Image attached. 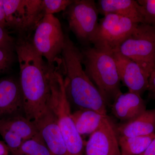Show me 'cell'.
I'll return each mask as SVG.
<instances>
[{
    "label": "cell",
    "mask_w": 155,
    "mask_h": 155,
    "mask_svg": "<svg viewBox=\"0 0 155 155\" xmlns=\"http://www.w3.org/2000/svg\"><path fill=\"white\" fill-rule=\"evenodd\" d=\"M139 24L130 17L114 14L105 15L98 22L91 44L99 49L114 52Z\"/></svg>",
    "instance_id": "8992f818"
},
{
    "label": "cell",
    "mask_w": 155,
    "mask_h": 155,
    "mask_svg": "<svg viewBox=\"0 0 155 155\" xmlns=\"http://www.w3.org/2000/svg\"><path fill=\"white\" fill-rule=\"evenodd\" d=\"M33 121L52 155H68L57 118L48 105Z\"/></svg>",
    "instance_id": "7c38bea8"
},
{
    "label": "cell",
    "mask_w": 155,
    "mask_h": 155,
    "mask_svg": "<svg viewBox=\"0 0 155 155\" xmlns=\"http://www.w3.org/2000/svg\"><path fill=\"white\" fill-rule=\"evenodd\" d=\"M15 51L20 69L19 81L24 115L33 121L47 105L50 94V72L52 67L44 61L27 37H19L16 41Z\"/></svg>",
    "instance_id": "6da1fadb"
},
{
    "label": "cell",
    "mask_w": 155,
    "mask_h": 155,
    "mask_svg": "<svg viewBox=\"0 0 155 155\" xmlns=\"http://www.w3.org/2000/svg\"><path fill=\"white\" fill-rule=\"evenodd\" d=\"M118 137L121 155H139L149 146L155 138V134L134 137Z\"/></svg>",
    "instance_id": "d6986e66"
},
{
    "label": "cell",
    "mask_w": 155,
    "mask_h": 155,
    "mask_svg": "<svg viewBox=\"0 0 155 155\" xmlns=\"http://www.w3.org/2000/svg\"><path fill=\"white\" fill-rule=\"evenodd\" d=\"M8 28L26 35L35 30L44 17L42 0H3Z\"/></svg>",
    "instance_id": "ba28073f"
},
{
    "label": "cell",
    "mask_w": 155,
    "mask_h": 155,
    "mask_svg": "<svg viewBox=\"0 0 155 155\" xmlns=\"http://www.w3.org/2000/svg\"><path fill=\"white\" fill-rule=\"evenodd\" d=\"M65 41V34L60 20L54 15H48L37 26L31 42L37 52L53 67L61 54Z\"/></svg>",
    "instance_id": "52a82bcc"
},
{
    "label": "cell",
    "mask_w": 155,
    "mask_h": 155,
    "mask_svg": "<svg viewBox=\"0 0 155 155\" xmlns=\"http://www.w3.org/2000/svg\"><path fill=\"white\" fill-rule=\"evenodd\" d=\"M10 150L5 142L0 140V155H8Z\"/></svg>",
    "instance_id": "83f0119b"
},
{
    "label": "cell",
    "mask_w": 155,
    "mask_h": 155,
    "mask_svg": "<svg viewBox=\"0 0 155 155\" xmlns=\"http://www.w3.org/2000/svg\"><path fill=\"white\" fill-rule=\"evenodd\" d=\"M14 155H52L40 133L34 137L24 140Z\"/></svg>",
    "instance_id": "ffe728a7"
},
{
    "label": "cell",
    "mask_w": 155,
    "mask_h": 155,
    "mask_svg": "<svg viewBox=\"0 0 155 155\" xmlns=\"http://www.w3.org/2000/svg\"><path fill=\"white\" fill-rule=\"evenodd\" d=\"M84 155H121L114 123L109 117L84 142Z\"/></svg>",
    "instance_id": "30bf717a"
},
{
    "label": "cell",
    "mask_w": 155,
    "mask_h": 155,
    "mask_svg": "<svg viewBox=\"0 0 155 155\" xmlns=\"http://www.w3.org/2000/svg\"><path fill=\"white\" fill-rule=\"evenodd\" d=\"M110 106L112 114L122 122L135 119L147 110L141 95L129 91L119 93Z\"/></svg>",
    "instance_id": "5bb4252c"
},
{
    "label": "cell",
    "mask_w": 155,
    "mask_h": 155,
    "mask_svg": "<svg viewBox=\"0 0 155 155\" xmlns=\"http://www.w3.org/2000/svg\"><path fill=\"white\" fill-rule=\"evenodd\" d=\"M19 115H24L19 79L13 77L0 79V119Z\"/></svg>",
    "instance_id": "4fadbf2b"
},
{
    "label": "cell",
    "mask_w": 155,
    "mask_h": 155,
    "mask_svg": "<svg viewBox=\"0 0 155 155\" xmlns=\"http://www.w3.org/2000/svg\"><path fill=\"white\" fill-rule=\"evenodd\" d=\"M0 26L8 29L3 0H0Z\"/></svg>",
    "instance_id": "484cf974"
},
{
    "label": "cell",
    "mask_w": 155,
    "mask_h": 155,
    "mask_svg": "<svg viewBox=\"0 0 155 155\" xmlns=\"http://www.w3.org/2000/svg\"><path fill=\"white\" fill-rule=\"evenodd\" d=\"M78 132L81 137L90 135L97 130L107 116L88 109H78L71 114Z\"/></svg>",
    "instance_id": "e0dca14e"
},
{
    "label": "cell",
    "mask_w": 155,
    "mask_h": 155,
    "mask_svg": "<svg viewBox=\"0 0 155 155\" xmlns=\"http://www.w3.org/2000/svg\"><path fill=\"white\" fill-rule=\"evenodd\" d=\"M70 30L82 44H91L98 24L99 14L94 0H74L64 11Z\"/></svg>",
    "instance_id": "9c48e42d"
},
{
    "label": "cell",
    "mask_w": 155,
    "mask_h": 155,
    "mask_svg": "<svg viewBox=\"0 0 155 155\" xmlns=\"http://www.w3.org/2000/svg\"><path fill=\"white\" fill-rule=\"evenodd\" d=\"M120 81L128 91L141 95L147 91L150 73L140 65L117 52H113Z\"/></svg>",
    "instance_id": "8fae6325"
},
{
    "label": "cell",
    "mask_w": 155,
    "mask_h": 155,
    "mask_svg": "<svg viewBox=\"0 0 155 155\" xmlns=\"http://www.w3.org/2000/svg\"><path fill=\"white\" fill-rule=\"evenodd\" d=\"M74 0H42L43 11L45 15L64 11Z\"/></svg>",
    "instance_id": "44dd1931"
},
{
    "label": "cell",
    "mask_w": 155,
    "mask_h": 155,
    "mask_svg": "<svg viewBox=\"0 0 155 155\" xmlns=\"http://www.w3.org/2000/svg\"><path fill=\"white\" fill-rule=\"evenodd\" d=\"M99 14H114L130 17L143 23L140 6L134 0H99L97 3Z\"/></svg>",
    "instance_id": "2e32d148"
},
{
    "label": "cell",
    "mask_w": 155,
    "mask_h": 155,
    "mask_svg": "<svg viewBox=\"0 0 155 155\" xmlns=\"http://www.w3.org/2000/svg\"><path fill=\"white\" fill-rule=\"evenodd\" d=\"M50 94L47 105L55 115L68 155H84V142L78 132L71 114L64 76L54 67L50 72Z\"/></svg>",
    "instance_id": "3957f363"
},
{
    "label": "cell",
    "mask_w": 155,
    "mask_h": 155,
    "mask_svg": "<svg viewBox=\"0 0 155 155\" xmlns=\"http://www.w3.org/2000/svg\"><path fill=\"white\" fill-rule=\"evenodd\" d=\"M16 41L8 30L0 26V45L6 49L15 51Z\"/></svg>",
    "instance_id": "cb8c5ba5"
},
{
    "label": "cell",
    "mask_w": 155,
    "mask_h": 155,
    "mask_svg": "<svg viewBox=\"0 0 155 155\" xmlns=\"http://www.w3.org/2000/svg\"><path fill=\"white\" fill-rule=\"evenodd\" d=\"M61 55L65 89L70 103H73L78 109H90L107 116V104L87 75L83 68L81 51L68 34H65Z\"/></svg>",
    "instance_id": "7a4b0ae2"
},
{
    "label": "cell",
    "mask_w": 155,
    "mask_h": 155,
    "mask_svg": "<svg viewBox=\"0 0 155 155\" xmlns=\"http://www.w3.org/2000/svg\"><path fill=\"white\" fill-rule=\"evenodd\" d=\"M139 155H155V138L143 153Z\"/></svg>",
    "instance_id": "4316f807"
},
{
    "label": "cell",
    "mask_w": 155,
    "mask_h": 155,
    "mask_svg": "<svg viewBox=\"0 0 155 155\" xmlns=\"http://www.w3.org/2000/svg\"><path fill=\"white\" fill-rule=\"evenodd\" d=\"M118 137H134L155 134V109L146 110L135 119L114 124Z\"/></svg>",
    "instance_id": "9a60e30c"
},
{
    "label": "cell",
    "mask_w": 155,
    "mask_h": 155,
    "mask_svg": "<svg viewBox=\"0 0 155 155\" xmlns=\"http://www.w3.org/2000/svg\"><path fill=\"white\" fill-rule=\"evenodd\" d=\"M147 91L150 98L155 100V70L150 75Z\"/></svg>",
    "instance_id": "d4e9b609"
},
{
    "label": "cell",
    "mask_w": 155,
    "mask_h": 155,
    "mask_svg": "<svg viewBox=\"0 0 155 155\" xmlns=\"http://www.w3.org/2000/svg\"><path fill=\"white\" fill-rule=\"evenodd\" d=\"M0 129L17 134L23 141L39 134L33 121L27 119L24 115H16L0 119Z\"/></svg>",
    "instance_id": "ac0fdd59"
},
{
    "label": "cell",
    "mask_w": 155,
    "mask_h": 155,
    "mask_svg": "<svg viewBox=\"0 0 155 155\" xmlns=\"http://www.w3.org/2000/svg\"><path fill=\"white\" fill-rule=\"evenodd\" d=\"M82 63L87 75L104 99L107 105L122 92L120 81L113 52L93 47L81 50Z\"/></svg>",
    "instance_id": "277c9868"
},
{
    "label": "cell",
    "mask_w": 155,
    "mask_h": 155,
    "mask_svg": "<svg viewBox=\"0 0 155 155\" xmlns=\"http://www.w3.org/2000/svg\"><path fill=\"white\" fill-rule=\"evenodd\" d=\"M15 61L13 50L0 49V74L8 71Z\"/></svg>",
    "instance_id": "603a6c76"
},
{
    "label": "cell",
    "mask_w": 155,
    "mask_h": 155,
    "mask_svg": "<svg viewBox=\"0 0 155 155\" xmlns=\"http://www.w3.org/2000/svg\"><path fill=\"white\" fill-rule=\"evenodd\" d=\"M115 51L134 61L151 74L155 70V26L140 23Z\"/></svg>",
    "instance_id": "5b68a950"
},
{
    "label": "cell",
    "mask_w": 155,
    "mask_h": 155,
    "mask_svg": "<svg viewBox=\"0 0 155 155\" xmlns=\"http://www.w3.org/2000/svg\"><path fill=\"white\" fill-rule=\"evenodd\" d=\"M143 24L155 26V0H138Z\"/></svg>",
    "instance_id": "7402d4cb"
}]
</instances>
